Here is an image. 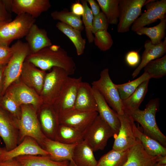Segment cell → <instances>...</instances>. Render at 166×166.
I'll return each mask as SVG.
<instances>
[{"label":"cell","instance_id":"obj_41","mask_svg":"<svg viewBox=\"0 0 166 166\" xmlns=\"http://www.w3.org/2000/svg\"><path fill=\"white\" fill-rule=\"evenodd\" d=\"M109 23L104 14L101 11L97 15L93 16V33L94 34L97 31L107 30Z\"/></svg>","mask_w":166,"mask_h":166},{"label":"cell","instance_id":"obj_30","mask_svg":"<svg viewBox=\"0 0 166 166\" xmlns=\"http://www.w3.org/2000/svg\"><path fill=\"white\" fill-rule=\"evenodd\" d=\"M56 26L72 41L75 47L77 55L80 56L83 54L85 48L86 40L82 37L81 31L60 22H58Z\"/></svg>","mask_w":166,"mask_h":166},{"label":"cell","instance_id":"obj_7","mask_svg":"<svg viewBox=\"0 0 166 166\" xmlns=\"http://www.w3.org/2000/svg\"><path fill=\"white\" fill-rule=\"evenodd\" d=\"M83 134L84 140L94 152L103 150L109 139L115 133L111 127L98 115L83 132Z\"/></svg>","mask_w":166,"mask_h":166},{"label":"cell","instance_id":"obj_33","mask_svg":"<svg viewBox=\"0 0 166 166\" xmlns=\"http://www.w3.org/2000/svg\"><path fill=\"white\" fill-rule=\"evenodd\" d=\"M166 28V18L160 20L157 25L151 27H144L135 32L139 35H145L149 37L152 44L156 45L162 42L165 37Z\"/></svg>","mask_w":166,"mask_h":166},{"label":"cell","instance_id":"obj_13","mask_svg":"<svg viewBox=\"0 0 166 166\" xmlns=\"http://www.w3.org/2000/svg\"><path fill=\"white\" fill-rule=\"evenodd\" d=\"M18 121L0 107V138L3 140L7 151L18 144Z\"/></svg>","mask_w":166,"mask_h":166},{"label":"cell","instance_id":"obj_28","mask_svg":"<svg viewBox=\"0 0 166 166\" xmlns=\"http://www.w3.org/2000/svg\"><path fill=\"white\" fill-rule=\"evenodd\" d=\"M149 80L143 82L129 97L122 101L124 113L128 114L139 109L148 91Z\"/></svg>","mask_w":166,"mask_h":166},{"label":"cell","instance_id":"obj_8","mask_svg":"<svg viewBox=\"0 0 166 166\" xmlns=\"http://www.w3.org/2000/svg\"><path fill=\"white\" fill-rule=\"evenodd\" d=\"M92 85L101 95L109 106L118 114L121 115L124 113L122 101L115 84L110 77L108 68L102 70L99 79L93 81Z\"/></svg>","mask_w":166,"mask_h":166},{"label":"cell","instance_id":"obj_37","mask_svg":"<svg viewBox=\"0 0 166 166\" xmlns=\"http://www.w3.org/2000/svg\"><path fill=\"white\" fill-rule=\"evenodd\" d=\"M0 107L19 122L21 116V106L18 104L7 91L0 98Z\"/></svg>","mask_w":166,"mask_h":166},{"label":"cell","instance_id":"obj_12","mask_svg":"<svg viewBox=\"0 0 166 166\" xmlns=\"http://www.w3.org/2000/svg\"><path fill=\"white\" fill-rule=\"evenodd\" d=\"M145 6L146 10L141 14L132 25L131 30L135 32L158 19L166 18V0H149Z\"/></svg>","mask_w":166,"mask_h":166},{"label":"cell","instance_id":"obj_18","mask_svg":"<svg viewBox=\"0 0 166 166\" xmlns=\"http://www.w3.org/2000/svg\"><path fill=\"white\" fill-rule=\"evenodd\" d=\"M51 7L49 0H11V12L28 14L36 18Z\"/></svg>","mask_w":166,"mask_h":166},{"label":"cell","instance_id":"obj_6","mask_svg":"<svg viewBox=\"0 0 166 166\" xmlns=\"http://www.w3.org/2000/svg\"><path fill=\"white\" fill-rule=\"evenodd\" d=\"M35 21L28 14L18 15L14 20L0 28V44L9 46L13 41L25 37Z\"/></svg>","mask_w":166,"mask_h":166},{"label":"cell","instance_id":"obj_9","mask_svg":"<svg viewBox=\"0 0 166 166\" xmlns=\"http://www.w3.org/2000/svg\"><path fill=\"white\" fill-rule=\"evenodd\" d=\"M149 0H120L118 32L124 33L129 30L132 24L141 15L142 7Z\"/></svg>","mask_w":166,"mask_h":166},{"label":"cell","instance_id":"obj_29","mask_svg":"<svg viewBox=\"0 0 166 166\" xmlns=\"http://www.w3.org/2000/svg\"><path fill=\"white\" fill-rule=\"evenodd\" d=\"M22 166H69V161L58 162L48 155H25L15 158Z\"/></svg>","mask_w":166,"mask_h":166},{"label":"cell","instance_id":"obj_1","mask_svg":"<svg viewBox=\"0 0 166 166\" xmlns=\"http://www.w3.org/2000/svg\"><path fill=\"white\" fill-rule=\"evenodd\" d=\"M25 61L33 64L44 71L58 67L65 70L69 75L73 74L76 65L73 58L61 47L57 50L51 49L50 46L44 48L37 52L31 53Z\"/></svg>","mask_w":166,"mask_h":166},{"label":"cell","instance_id":"obj_35","mask_svg":"<svg viewBox=\"0 0 166 166\" xmlns=\"http://www.w3.org/2000/svg\"><path fill=\"white\" fill-rule=\"evenodd\" d=\"M102 12L109 24L117 25L118 22L120 0H97Z\"/></svg>","mask_w":166,"mask_h":166},{"label":"cell","instance_id":"obj_49","mask_svg":"<svg viewBox=\"0 0 166 166\" xmlns=\"http://www.w3.org/2000/svg\"><path fill=\"white\" fill-rule=\"evenodd\" d=\"M156 163L160 165H166V156L160 155L157 156Z\"/></svg>","mask_w":166,"mask_h":166},{"label":"cell","instance_id":"obj_31","mask_svg":"<svg viewBox=\"0 0 166 166\" xmlns=\"http://www.w3.org/2000/svg\"><path fill=\"white\" fill-rule=\"evenodd\" d=\"M83 140V132L61 124L58 127L54 139V140L67 144L78 143Z\"/></svg>","mask_w":166,"mask_h":166},{"label":"cell","instance_id":"obj_39","mask_svg":"<svg viewBox=\"0 0 166 166\" xmlns=\"http://www.w3.org/2000/svg\"><path fill=\"white\" fill-rule=\"evenodd\" d=\"M84 9L82 15V22L84 26L86 37L89 43L94 41V36L93 33V16L88 5L86 0L81 1Z\"/></svg>","mask_w":166,"mask_h":166},{"label":"cell","instance_id":"obj_46","mask_svg":"<svg viewBox=\"0 0 166 166\" xmlns=\"http://www.w3.org/2000/svg\"><path fill=\"white\" fill-rule=\"evenodd\" d=\"M87 3L89 4L91 7L90 9L93 16L98 14L101 12L100 8L97 2L94 0H86Z\"/></svg>","mask_w":166,"mask_h":166},{"label":"cell","instance_id":"obj_16","mask_svg":"<svg viewBox=\"0 0 166 166\" xmlns=\"http://www.w3.org/2000/svg\"><path fill=\"white\" fill-rule=\"evenodd\" d=\"M98 115L97 111L83 112L72 110L58 117L59 124L83 132Z\"/></svg>","mask_w":166,"mask_h":166},{"label":"cell","instance_id":"obj_23","mask_svg":"<svg viewBox=\"0 0 166 166\" xmlns=\"http://www.w3.org/2000/svg\"><path fill=\"white\" fill-rule=\"evenodd\" d=\"M156 162L157 156L148 155L137 138L136 142L129 149L127 159L123 166H153Z\"/></svg>","mask_w":166,"mask_h":166},{"label":"cell","instance_id":"obj_40","mask_svg":"<svg viewBox=\"0 0 166 166\" xmlns=\"http://www.w3.org/2000/svg\"><path fill=\"white\" fill-rule=\"evenodd\" d=\"M94 34V44L101 51H106L110 49L113 41L107 30L97 31Z\"/></svg>","mask_w":166,"mask_h":166},{"label":"cell","instance_id":"obj_4","mask_svg":"<svg viewBox=\"0 0 166 166\" xmlns=\"http://www.w3.org/2000/svg\"><path fill=\"white\" fill-rule=\"evenodd\" d=\"M21 109V117L18 123V144L25 137L29 136L35 139L42 148L46 137L42 131L37 110L31 105H22Z\"/></svg>","mask_w":166,"mask_h":166},{"label":"cell","instance_id":"obj_15","mask_svg":"<svg viewBox=\"0 0 166 166\" xmlns=\"http://www.w3.org/2000/svg\"><path fill=\"white\" fill-rule=\"evenodd\" d=\"M49 153L32 137L26 136L12 149L5 150L0 155V162H3L25 155H48Z\"/></svg>","mask_w":166,"mask_h":166},{"label":"cell","instance_id":"obj_14","mask_svg":"<svg viewBox=\"0 0 166 166\" xmlns=\"http://www.w3.org/2000/svg\"><path fill=\"white\" fill-rule=\"evenodd\" d=\"M6 91L21 106L31 105L37 111L43 104L40 95L23 83L19 78L12 83Z\"/></svg>","mask_w":166,"mask_h":166},{"label":"cell","instance_id":"obj_24","mask_svg":"<svg viewBox=\"0 0 166 166\" xmlns=\"http://www.w3.org/2000/svg\"><path fill=\"white\" fill-rule=\"evenodd\" d=\"M31 53H36L42 49L51 45V40L49 38L46 31L39 28L35 23L30 28L25 36Z\"/></svg>","mask_w":166,"mask_h":166},{"label":"cell","instance_id":"obj_42","mask_svg":"<svg viewBox=\"0 0 166 166\" xmlns=\"http://www.w3.org/2000/svg\"><path fill=\"white\" fill-rule=\"evenodd\" d=\"M13 54L11 47L0 44V66H6Z\"/></svg>","mask_w":166,"mask_h":166},{"label":"cell","instance_id":"obj_51","mask_svg":"<svg viewBox=\"0 0 166 166\" xmlns=\"http://www.w3.org/2000/svg\"><path fill=\"white\" fill-rule=\"evenodd\" d=\"M69 166H76L72 160L69 161Z\"/></svg>","mask_w":166,"mask_h":166},{"label":"cell","instance_id":"obj_38","mask_svg":"<svg viewBox=\"0 0 166 166\" xmlns=\"http://www.w3.org/2000/svg\"><path fill=\"white\" fill-rule=\"evenodd\" d=\"M151 78H160L166 75V55L149 62L144 68Z\"/></svg>","mask_w":166,"mask_h":166},{"label":"cell","instance_id":"obj_17","mask_svg":"<svg viewBox=\"0 0 166 166\" xmlns=\"http://www.w3.org/2000/svg\"><path fill=\"white\" fill-rule=\"evenodd\" d=\"M46 74V71L38 68L31 62L25 61L19 79L26 85L40 95Z\"/></svg>","mask_w":166,"mask_h":166},{"label":"cell","instance_id":"obj_53","mask_svg":"<svg viewBox=\"0 0 166 166\" xmlns=\"http://www.w3.org/2000/svg\"><path fill=\"white\" fill-rule=\"evenodd\" d=\"M153 166H166V165H162L158 164L156 162V163L153 165Z\"/></svg>","mask_w":166,"mask_h":166},{"label":"cell","instance_id":"obj_19","mask_svg":"<svg viewBox=\"0 0 166 166\" xmlns=\"http://www.w3.org/2000/svg\"><path fill=\"white\" fill-rule=\"evenodd\" d=\"M37 113L43 133L47 138L54 140L59 123L58 116L52 105L43 104Z\"/></svg>","mask_w":166,"mask_h":166},{"label":"cell","instance_id":"obj_20","mask_svg":"<svg viewBox=\"0 0 166 166\" xmlns=\"http://www.w3.org/2000/svg\"><path fill=\"white\" fill-rule=\"evenodd\" d=\"M77 143L67 144L60 142L46 137L42 148L48 153L51 160L58 162L72 160L74 148Z\"/></svg>","mask_w":166,"mask_h":166},{"label":"cell","instance_id":"obj_44","mask_svg":"<svg viewBox=\"0 0 166 166\" xmlns=\"http://www.w3.org/2000/svg\"><path fill=\"white\" fill-rule=\"evenodd\" d=\"M0 19L9 22L12 21L11 16L6 8L3 0H0Z\"/></svg>","mask_w":166,"mask_h":166},{"label":"cell","instance_id":"obj_27","mask_svg":"<svg viewBox=\"0 0 166 166\" xmlns=\"http://www.w3.org/2000/svg\"><path fill=\"white\" fill-rule=\"evenodd\" d=\"M133 132L135 136L140 141L146 152L152 156H166V148L156 140L142 132L134 124Z\"/></svg>","mask_w":166,"mask_h":166},{"label":"cell","instance_id":"obj_25","mask_svg":"<svg viewBox=\"0 0 166 166\" xmlns=\"http://www.w3.org/2000/svg\"><path fill=\"white\" fill-rule=\"evenodd\" d=\"M145 49L141 57V61L139 65L132 73L133 78L136 77L145 66L149 62L159 58L166 52V38L160 43L154 45L150 41L148 40L144 45Z\"/></svg>","mask_w":166,"mask_h":166},{"label":"cell","instance_id":"obj_32","mask_svg":"<svg viewBox=\"0 0 166 166\" xmlns=\"http://www.w3.org/2000/svg\"><path fill=\"white\" fill-rule=\"evenodd\" d=\"M129 149L124 151L112 149L101 157L96 166H123L127 159Z\"/></svg>","mask_w":166,"mask_h":166},{"label":"cell","instance_id":"obj_11","mask_svg":"<svg viewBox=\"0 0 166 166\" xmlns=\"http://www.w3.org/2000/svg\"><path fill=\"white\" fill-rule=\"evenodd\" d=\"M117 115L121 126L117 134L113 136L114 141L112 149L124 151L129 149L136 141L133 132L134 121L131 116L124 113L121 115L117 114Z\"/></svg>","mask_w":166,"mask_h":166},{"label":"cell","instance_id":"obj_5","mask_svg":"<svg viewBox=\"0 0 166 166\" xmlns=\"http://www.w3.org/2000/svg\"><path fill=\"white\" fill-rule=\"evenodd\" d=\"M69 77L63 69L54 67L47 73L40 95L43 104L52 105L60 94Z\"/></svg>","mask_w":166,"mask_h":166},{"label":"cell","instance_id":"obj_54","mask_svg":"<svg viewBox=\"0 0 166 166\" xmlns=\"http://www.w3.org/2000/svg\"><path fill=\"white\" fill-rule=\"evenodd\" d=\"M1 142V138H0V143Z\"/></svg>","mask_w":166,"mask_h":166},{"label":"cell","instance_id":"obj_21","mask_svg":"<svg viewBox=\"0 0 166 166\" xmlns=\"http://www.w3.org/2000/svg\"><path fill=\"white\" fill-rule=\"evenodd\" d=\"M73 110L83 112H97V105L92 86L82 81L77 93Z\"/></svg>","mask_w":166,"mask_h":166},{"label":"cell","instance_id":"obj_43","mask_svg":"<svg viewBox=\"0 0 166 166\" xmlns=\"http://www.w3.org/2000/svg\"><path fill=\"white\" fill-rule=\"evenodd\" d=\"M140 57L137 51L132 50L128 52L125 56V60L127 64L131 67H135L140 62Z\"/></svg>","mask_w":166,"mask_h":166},{"label":"cell","instance_id":"obj_34","mask_svg":"<svg viewBox=\"0 0 166 166\" xmlns=\"http://www.w3.org/2000/svg\"><path fill=\"white\" fill-rule=\"evenodd\" d=\"M51 16L55 20H58L81 32L84 28L81 17L77 16L66 9L60 11H54L51 13Z\"/></svg>","mask_w":166,"mask_h":166},{"label":"cell","instance_id":"obj_10","mask_svg":"<svg viewBox=\"0 0 166 166\" xmlns=\"http://www.w3.org/2000/svg\"><path fill=\"white\" fill-rule=\"evenodd\" d=\"M82 77H69L59 97L52 105L58 117L73 109L77 91L82 81Z\"/></svg>","mask_w":166,"mask_h":166},{"label":"cell","instance_id":"obj_52","mask_svg":"<svg viewBox=\"0 0 166 166\" xmlns=\"http://www.w3.org/2000/svg\"><path fill=\"white\" fill-rule=\"evenodd\" d=\"M6 149L5 147H4V148L0 147V155Z\"/></svg>","mask_w":166,"mask_h":166},{"label":"cell","instance_id":"obj_3","mask_svg":"<svg viewBox=\"0 0 166 166\" xmlns=\"http://www.w3.org/2000/svg\"><path fill=\"white\" fill-rule=\"evenodd\" d=\"M10 47L13 54L4 69L2 96L12 83L19 79L23 64L26 57L30 54L27 43L21 40L17 41Z\"/></svg>","mask_w":166,"mask_h":166},{"label":"cell","instance_id":"obj_50","mask_svg":"<svg viewBox=\"0 0 166 166\" xmlns=\"http://www.w3.org/2000/svg\"><path fill=\"white\" fill-rule=\"evenodd\" d=\"M10 22L2 19H0V28L5 24Z\"/></svg>","mask_w":166,"mask_h":166},{"label":"cell","instance_id":"obj_22","mask_svg":"<svg viewBox=\"0 0 166 166\" xmlns=\"http://www.w3.org/2000/svg\"><path fill=\"white\" fill-rule=\"evenodd\" d=\"M92 88L97 105L98 115L111 127L114 134L117 135L121 126L117 113L111 109L100 93L93 87L92 86Z\"/></svg>","mask_w":166,"mask_h":166},{"label":"cell","instance_id":"obj_45","mask_svg":"<svg viewBox=\"0 0 166 166\" xmlns=\"http://www.w3.org/2000/svg\"><path fill=\"white\" fill-rule=\"evenodd\" d=\"M71 12L74 14L80 16H82L84 13L83 6L79 2L72 4L71 6Z\"/></svg>","mask_w":166,"mask_h":166},{"label":"cell","instance_id":"obj_47","mask_svg":"<svg viewBox=\"0 0 166 166\" xmlns=\"http://www.w3.org/2000/svg\"><path fill=\"white\" fill-rule=\"evenodd\" d=\"M0 166H22L15 158L9 160L0 162Z\"/></svg>","mask_w":166,"mask_h":166},{"label":"cell","instance_id":"obj_48","mask_svg":"<svg viewBox=\"0 0 166 166\" xmlns=\"http://www.w3.org/2000/svg\"><path fill=\"white\" fill-rule=\"evenodd\" d=\"M5 66H0V98L2 96L4 82V71Z\"/></svg>","mask_w":166,"mask_h":166},{"label":"cell","instance_id":"obj_36","mask_svg":"<svg viewBox=\"0 0 166 166\" xmlns=\"http://www.w3.org/2000/svg\"><path fill=\"white\" fill-rule=\"evenodd\" d=\"M151 78L148 73L144 72L141 76L134 80L122 84H115L121 99L123 101L128 98L141 83Z\"/></svg>","mask_w":166,"mask_h":166},{"label":"cell","instance_id":"obj_2","mask_svg":"<svg viewBox=\"0 0 166 166\" xmlns=\"http://www.w3.org/2000/svg\"><path fill=\"white\" fill-rule=\"evenodd\" d=\"M159 98L152 99L146 105L144 110L138 109L127 114L131 116L134 121L140 124L143 129V133L166 147V137L159 128L156 119V113L159 110Z\"/></svg>","mask_w":166,"mask_h":166},{"label":"cell","instance_id":"obj_26","mask_svg":"<svg viewBox=\"0 0 166 166\" xmlns=\"http://www.w3.org/2000/svg\"><path fill=\"white\" fill-rule=\"evenodd\" d=\"M93 151L85 140L78 143L73 152L72 161L76 166H96Z\"/></svg>","mask_w":166,"mask_h":166}]
</instances>
